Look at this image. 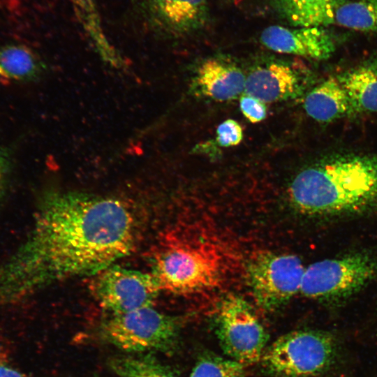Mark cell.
I'll return each instance as SVG.
<instances>
[{"label": "cell", "instance_id": "1", "mask_svg": "<svg viewBox=\"0 0 377 377\" xmlns=\"http://www.w3.org/2000/svg\"><path fill=\"white\" fill-rule=\"evenodd\" d=\"M135 235L134 218L119 199L48 193L28 237L0 267V306L56 281L96 275L131 253Z\"/></svg>", "mask_w": 377, "mask_h": 377}, {"label": "cell", "instance_id": "2", "mask_svg": "<svg viewBox=\"0 0 377 377\" xmlns=\"http://www.w3.org/2000/svg\"><path fill=\"white\" fill-rule=\"evenodd\" d=\"M289 200L309 216L356 213L377 204V156L332 157L300 171L288 190Z\"/></svg>", "mask_w": 377, "mask_h": 377}, {"label": "cell", "instance_id": "3", "mask_svg": "<svg viewBox=\"0 0 377 377\" xmlns=\"http://www.w3.org/2000/svg\"><path fill=\"white\" fill-rule=\"evenodd\" d=\"M151 272L160 290L193 294L219 286L224 275L223 256L207 240L175 238L154 253Z\"/></svg>", "mask_w": 377, "mask_h": 377}, {"label": "cell", "instance_id": "4", "mask_svg": "<svg viewBox=\"0 0 377 377\" xmlns=\"http://www.w3.org/2000/svg\"><path fill=\"white\" fill-rule=\"evenodd\" d=\"M337 343L325 332L311 330L286 333L263 353L264 369L275 377H311L330 367L337 356Z\"/></svg>", "mask_w": 377, "mask_h": 377}, {"label": "cell", "instance_id": "5", "mask_svg": "<svg viewBox=\"0 0 377 377\" xmlns=\"http://www.w3.org/2000/svg\"><path fill=\"white\" fill-rule=\"evenodd\" d=\"M180 320L153 307L112 314L100 326L101 337L127 352H170L178 343Z\"/></svg>", "mask_w": 377, "mask_h": 377}, {"label": "cell", "instance_id": "6", "mask_svg": "<svg viewBox=\"0 0 377 377\" xmlns=\"http://www.w3.org/2000/svg\"><path fill=\"white\" fill-rule=\"evenodd\" d=\"M376 271V260L364 253L323 260L305 268L300 293L320 301H342L365 287Z\"/></svg>", "mask_w": 377, "mask_h": 377}, {"label": "cell", "instance_id": "7", "mask_svg": "<svg viewBox=\"0 0 377 377\" xmlns=\"http://www.w3.org/2000/svg\"><path fill=\"white\" fill-rule=\"evenodd\" d=\"M305 268L295 255L260 251L246 266L249 286L257 304L267 311L286 304L300 288Z\"/></svg>", "mask_w": 377, "mask_h": 377}, {"label": "cell", "instance_id": "8", "mask_svg": "<svg viewBox=\"0 0 377 377\" xmlns=\"http://www.w3.org/2000/svg\"><path fill=\"white\" fill-rule=\"evenodd\" d=\"M216 335L230 359L244 366L259 360L268 335L251 306L238 296H228L219 309Z\"/></svg>", "mask_w": 377, "mask_h": 377}, {"label": "cell", "instance_id": "9", "mask_svg": "<svg viewBox=\"0 0 377 377\" xmlns=\"http://www.w3.org/2000/svg\"><path fill=\"white\" fill-rule=\"evenodd\" d=\"M95 297L112 314L153 307L160 289L150 273L112 265L96 274Z\"/></svg>", "mask_w": 377, "mask_h": 377}, {"label": "cell", "instance_id": "10", "mask_svg": "<svg viewBox=\"0 0 377 377\" xmlns=\"http://www.w3.org/2000/svg\"><path fill=\"white\" fill-rule=\"evenodd\" d=\"M260 39L272 51L316 60L327 59L335 50L332 37L321 27L289 28L272 25L263 29Z\"/></svg>", "mask_w": 377, "mask_h": 377}, {"label": "cell", "instance_id": "11", "mask_svg": "<svg viewBox=\"0 0 377 377\" xmlns=\"http://www.w3.org/2000/svg\"><path fill=\"white\" fill-rule=\"evenodd\" d=\"M148 19L155 27L182 34L202 27L207 20V0H144Z\"/></svg>", "mask_w": 377, "mask_h": 377}, {"label": "cell", "instance_id": "12", "mask_svg": "<svg viewBox=\"0 0 377 377\" xmlns=\"http://www.w3.org/2000/svg\"><path fill=\"white\" fill-rule=\"evenodd\" d=\"M246 77L237 66L220 58H209L195 71L193 92L216 101L232 100L244 93Z\"/></svg>", "mask_w": 377, "mask_h": 377}, {"label": "cell", "instance_id": "13", "mask_svg": "<svg viewBox=\"0 0 377 377\" xmlns=\"http://www.w3.org/2000/svg\"><path fill=\"white\" fill-rule=\"evenodd\" d=\"M300 92L301 81L297 73L283 62L258 66L246 77L244 94L265 103L294 98Z\"/></svg>", "mask_w": 377, "mask_h": 377}, {"label": "cell", "instance_id": "14", "mask_svg": "<svg viewBox=\"0 0 377 377\" xmlns=\"http://www.w3.org/2000/svg\"><path fill=\"white\" fill-rule=\"evenodd\" d=\"M347 0H273L277 14L295 27L334 24L337 9Z\"/></svg>", "mask_w": 377, "mask_h": 377}, {"label": "cell", "instance_id": "15", "mask_svg": "<svg viewBox=\"0 0 377 377\" xmlns=\"http://www.w3.org/2000/svg\"><path fill=\"white\" fill-rule=\"evenodd\" d=\"M304 108L309 116L322 122L352 113L348 96L338 77H330L306 96Z\"/></svg>", "mask_w": 377, "mask_h": 377}, {"label": "cell", "instance_id": "16", "mask_svg": "<svg viewBox=\"0 0 377 377\" xmlns=\"http://www.w3.org/2000/svg\"><path fill=\"white\" fill-rule=\"evenodd\" d=\"M348 96L352 113L377 112V59L337 76Z\"/></svg>", "mask_w": 377, "mask_h": 377}, {"label": "cell", "instance_id": "17", "mask_svg": "<svg viewBox=\"0 0 377 377\" xmlns=\"http://www.w3.org/2000/svg\"><path fill=\"white\" fill-rule=\"evenodd\" d=\"M45 66L35 53L21 45L0 47V78L13 81H33L40 77Z\"/></svg>", "mask_w": 377, "mask_h": 377}, {"label": "cell", "instance_id": "18", "mask_svg": "<svg viewBox=\"0 0 377 377\" xmlns=\"http://www.w3.org/2000/svg\"><path fill=\"white\" fill-rule=\"evenodd\" d=\"M334 24L356 31L377 33V0L345 2L336 12Z\"/></svg>", "mask_w": 377, "mask_h": 377}, {"label": "cell", "instance_id": "19", "mask_svg": "<svg viewBox=\"0 0 377 377\" xmlns=\"http://www.w3.org/2000/svg\"><path fill=\"white\" fill-rule=\"evenodd\" d=\"M110 364L118 377H177L169 367L150 355L117 357Z\"/></svg>", "mask_w": 377, "mask_h": 377}, {"label": "cell", "instance_id": "20", "mask_svg": "<svg viewBox=\"0 0 377 377\" xmlns=\"http://www.w3.org/2000/svg\"><path fill=\"white\" fill-rule=\"evenodd\" d=\"M244 365L231 359L205 355L195 364L188 377H244Z\"/></svg>", "mask_w": 377, "mask_h": 377}, {"label": "cell", "instance_id": "21", "mask_svg": "<svg viewBox=\"0 0 377 377\" xmlns=\"http://www.w3.org/2000/svg\"><path fill=\"white\" fill-rule=\"evenodd\" d=\"M243 139V130L240 124L234 119H226L216 129V141L223 147L236 146Z\"/></svg>", "mask_w": 377, "mask_h": 377}, {"label": "cell", "instance_id": "22", "mask_svg": "<svg viewBox=\"0 0 377 377\" xmlns=\"http://www.w3.org/2000/svg\"><path fill=\"white\" fill-rule=\"evenodd\" d=\"M239 106L243 114L252 123L260 122L266 117L265 103L250 95H241Z\"/></svg>", "mask_w": 377, "mask_h": 377}, {"label": "cell", "instance_id": "23", "mask_svg": "<svg viewBox=\"0 0 377 377\" xmlns=\"http://www.w3.org/2000/svg\"><path fill=\"white\" fill-rule=\"evenodd\" d=\"M12 167L13 160L9 149L0 146V200L6 193Z\"/></svg>", "mask_w": 377, "mask_h": 377}, {"label": "cell", "instance_id": "24", "mask_svg": "<svg viewBox=\"0 0 377 377\" xmlns=\"http://www.w3.org/2000/svg\"><path fill=\"white\" fill-rule=\"evenodd\" d=\"M0 377H32L14 367L8 357L0 353Z\"/></svg>", "mask_w": 377, "mask_h": 377}, {"label": "cell", "instance_id": "25", "mask_svg": "<svg viewBox=\"0 0 377 377\" xmlns=\"http://www.w3.org/2000/svg\"><path fill=\"white\" fill-rule=\"evenodd\" d=\"M230 1H231L232 3H238L239 2H240L242 0H230Z\"/></svg>", "mask_w": 377, "mask_h": 377}]
</instances>
